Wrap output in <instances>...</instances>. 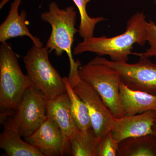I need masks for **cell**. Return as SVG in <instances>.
Segmentation results:
<instances>
[{"mask_svg":"<svg viewBox=\"0 0 156 156\" xmlns=\"http://www.w3.org/2000/svg\"><path fill=\"white\" fill-rule=\"evenodd\" d=\"M147 20L143 12H137L127 22L126 31L116 36L107 37H92L78 43L73 49L74 55L92 52L100 56L108 55L112 61L127 62L133 45L143 47L146 43L145 24Z\"/></svg>","mask_w":156,"mask_h":156,"instance_id":"6da1fadb","label":"cell"},{"mask_svg":"<svg viewBox=\"0 0 156 156\" xmlns=\"http://www.w3.org/2000/svg\"><path fill=\"white\" fill-rule=\"evenodd\" d=\"M18 56L6 42L0 46V117L14 114L26 90L32 86L23 74Z\"/></svg>","mask_w":156,"mask_h":156,"instance_id":"7a4b0ae2","label":"cell"},{"mask_svg":"<svg viewBox=\"0 0 156 156\" xmlns=\"http://www.w3.org/2000/svg\"><path fill=\"white\" fill-rule=\"evenodd\" d=\"M77 11L73 6L60 9L54 2L49 5V11L41 14V19L49 23L52 31L46 47L49 53L54 51L56 56H61L66 52L70 63L69 72L78 69L81 66L80 61H75L73 57L72 48L75 34L78 32L76 28Z\"/></svg>","mask_w":156,"mask_h":156,"instance_id":"3957f363","label":"cell"},{"mask_svg":"<svg viewBox=\"0 0 156 156\" xmlns=\"http://www.w3.org/2000/svg\"><path fill=\"white\" fill-rule=\"evenodd\" d=\"M49 53L46 47L33 43L23 58L33 87L41 92L47 100H51L66 91L63 78L50 63Z\"/></svg>","mask_w":156,"mask_h":156,"instance_id":"277c9868","label":"cell"},{"mask_svg":"<svg viewBox=\"0 0 156 156\" xmlns=\"http://www.w3.org/2000/svg\"><path fill=\"white\" fill-rule=\"evenodd\" d=\"M79 76L91 85L116 118L123 117L119 101V73L93 58L78 70Z\"/></svg>","mask_w":156,"mask_h":156,"instance_id":"5b68a950","label":"cell"},{"mask_svg":"<svg viewBox=\"0 0 156 156\" xmlns=\"http://www.w3.org/2000/svg\"><path fill=\"white\" fill-rule=\"evenodd\" d=\"M68 80L73 91L83 101L89 111L92 127L99 138L110 132L115 118L93 87L79 76L78 70L69 73Z\"/></svg>","mask_w":156,"mask_h":156,"instance_id":"8992f818","label":"cell"},{"mask_svg":"<svg viewBox=\"0 0 156 156\" xmlns=\"http://www.w3.org/2000/svg\"><path fill=\"white\" fill-rule=\"evenodd\" d=\"M94 58L117 70L121 82L129 89L156 95V64L149 58L140 57L133 64L112 61L100 56Z\"/></svg>","mask_w":156,"mask_h":156,"instance_id":"52a82bcc","label":"cell"},{"mask_svg":"<svg viewBox=\"0 0 156 156\" xmlns=\"http://www.w3.org/2000/svg\"><path fill=\"white\" fill-rule=\"evenodd\" d=\"M48 100L41 92L32 86L20 101L14 119L22 138L30 136L41 125L47 114Z\"/></svg>","mask_w":156,"mask_h":156,"instance_id":"ba28073f","label":"cell"},{"mask_svg":"<svg viewBox=\"0 0 156 156\" xmlns=\"http://www.w3.org/2000/svg\"><path fill=\"white\" fill-rule=\"evenodd\" d=\"M24 140L43 156H63L66 154L62 133L56 123L47 115L40 127Z\"/></svg>","mask_w":156,"mask_h":156,"instance_id":"9c48e42d","label":"cell"},{"mask_svg":"<svg viewBox=\"0 0 156 156\" xmlns=\"http://www.w3.org/2000/svg\"><path fill=\"white\" fill-rule=\"evenodd\" d=\"M47 115L60 129L64 138L66 154H71V141L80 131L73 118L67 92L48 100Z\"/></svg>","mask_w":156,"mask_h":156,"instance_id":"30bf717a","label":"cell"},{"mask_svg":"<svg viewBox=\"0 0 156 156\" xmlns=\"http://www.w3.org/2000/svg\"><path fill=\"white\" fill-rule=\"evenodd\" d=\"M155 119V111L116 118L111 132L119 143L128 137L153 134V126Z\"/></svg>","mask_w":156,"mask_h":156,"instance_id":"8fae6325","label":"cell"},{"mask_svg":"<svg viewBox=\"0 0 156 156\" xmlns=\"http://www.w3.org/2000/svg\"><path fill=\"white\" fill-rule=\"evenodd\" d=\"M2 131L0 134V148L9 156H43L20 136L14 114L0 117Z\"/></svg>","mask_w":156,"mask_h":156,"instance_id":"7c38bea8","label":"cell"},{"mask_svg":"<svg viewBox=\"0 0 156 156\" xmlns=\"http://www.w3.org/2000/svg\"><path fill=\"white\" fill-rule=\"evenodd\" d=\"M21 1L14 0L11 3L9 14L0 26V42L4 43L13 38L27 36L31 40L34 44L43 46L41 40L37 37L34 36L29 30L27 27L29 22L26 20V11L23 10L20 14L18 13Z\"/></svg>","mask_w":156,"mask_h":156,"instance_id":"4fadbf2b","label":"cell"},{"mask_svg":"<svg viewBox=\"0 0 156 156\" xmlns=\"http://www.w3.org/2000/svg\"><path fill=\"white\" fill-rule=\"evenodd\" d=\"M120 106L123 116L156 111V95L129 89L121 82L119 88Z\"/></svg>","mask_w":156,"mask_h":156,"instance_id":"5bb4252c","label":"cell"},{"mask_svg":"<svg viewBox=\"0 0 156 156\" xmlns=\"http://www.w3.org/2000/svg\"><path fill=\"white\" fill-rule=\"evenodd\" d=\"M117 156H156V136L151 134L123 140Z\"/></svg>","mask_w":156,"mask_h":156,"instance_id":"9a60e30c","label":"cell"},{"mask_svg":"<svg viewBox=\"0 0 156 156\" xmlns=\"http://www.w3.org/2000/svg\"><path fill=\"white\" fill-rule=\"evenodd\" d=\"M63 79L66 92L69 98L71 111L76 126L80 131H87L92 128L91 119L87 106L73 91L69 83L67 77H63Z\"/></svg>","mask_w":156,"mask_h":156,"instance_id":"2e32d148","label":"cell"},{"mask_svg":"<svg viewBox=\"0 0 156 156\" xmlns=\"http://www.w3.org/2000/svg\"><path fill=\"white\" fill-rule=\"evenodd\" d=\"M99 140L92 127L85 131H80L71 141V154L73 156H97Z\"/></svg>","mask_w":156,"mask_h":156,"instance_id":"e0dca14e","label":"cell"},{"mask_svg":"<svg viewBox=\"0 0 156 156\" xmlns=\"http://www.w3.org/2000/svg\"><path fill=\"white\" fill-rule=\"evenodd\" d=\"M91 0H73L77 7L80 15V23L78 33L83 39L93 36L96 24L105 20L103 17H91L87 14V6Z\"/></svg>","mask_w":156,"mask_h":156,"instance_id":"ac0fdd59","label":"cell"},{"mask_svg":"<svg viewBox=\"0 0 156 156\" xmlns=\"http://www.w3.org/2000/svg\"><path fill=\"white\" fill-rule=\"evenodd\" d=\"M146 36L149 48L143 53H133L132 55L149 58H156V24L153 20L146 21L145 24Z\"/></svg>","mask_w":156,"mask_h":156,"instance_id":"d6986e66","label":"cell"},{"mask_svg":"<svg viewBox=\"0 0 156 156\" xmlns=\"http://www.w3.org/2000/svg\"><path fill=\"white\" fill-rule=\"evenodd\" d=\"M119 144L114 139L110 131L100 138L97 146V156H117Z\"/></svg>","mask_w":156,"mask_h":156,"instance_id":"ffe728a7","label":"cell"},{"mask_svg":"<svg viewBox=\"0 0 156 156\" xmlns=\"http://www.w3.org/2000/svg\"><path fill=\"white\" fill-rule=\"evenodd\" d=\"M153 134L156 137V122H155L153 126Z\"/></svg>","mask_w":156,"mask_h":156,"instance_id":"44dd1931","label":"cell"},{"mask_svg":"<svg viewBox=\"0 0 156 156\" xmlns=\"http://www.w3.org/2000/svg\"><path fill=\"white\" fill-rule=\"evenodd\" d=\"M154 2L155 4L156 5V0H155Z\"/></svg>","mask_w":156,"mask_h":156,"instance_id":"7402d4cb","label":"cell"},{"mask_svg":"<svg viewBox=\"0 0 156 156\" xmlns=\"http://www.w3.org/2000/svg\"><path fill=\"white\" fill-rule=\"evenodd\" d=\"M155 122H156V119H155Z\"/></svg>","mask_w":156,"mask_h":156,"instance_id":"603a6c76","label":"cell"}]
</instances>
